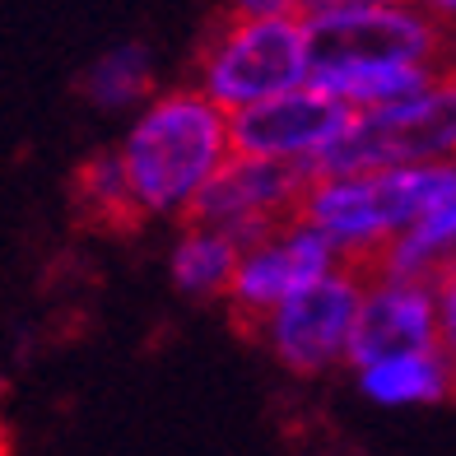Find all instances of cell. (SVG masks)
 <instances>
[{
    "label": "cell",
    "instance_id": "cell-1",
    "mask_svg": "<svg viewBox=\"0 0 456 456\" xmlns=\"http://www.w3.org/2000/svg\"><path fill=\"white\" fill-rule=\"evenodd\" d=\"M228 154H233V121L200 85L150 98V108H140L121 140V159L144 219H186Z\"/></svg>",
    "mask_w": 456,
    "mask_h": 456
},
{
    "label": "cell",
    "instance_id": "cell-2",
    "mask_svg": "<svg viewBox=\"0 0 456 456\" xmlns=\"http://www.w3.org/2000/svg\"><path fill=\"white\" fill-rule=\"evenodd\" d=\"M456 177V159L447 163H391V168L354 173H317L303 196V210L326 228L345 261L372 265L405 228L428 215Z\"/></svg>",
    "mask_w": 456,
    "mask_h": 456
},
{
    "label": "cell",
    "instance_id": "cell-3",
    "mask_svg": "<svg viewBox=\"0 0 456 456\" xmlns=\"http://www.w3.org/2000/svg\"><path fill=\"white\" fill-rule=\"evenodd\" d=\"M303 33L317 85L368 66H452V24L424 0H317Z\"/></svg>",
    "mask_w": 456,
    "mask_h": 456
},
{
    "label": "cell",
    "instance_id": "cell-4",
    "mask_svg": "<svg viewBox=\"0 0 456 456\" xmlns=\"http://www.w3.org/2000/svg\"><path fill=\"white\" fill-rule=\"evenodd\" d=\"M307 79V33L294 14H242L228 5L200 37L196 85L228 112L298 89Z\"/></svg>",
    "mask_w": 456,
    "mask_h": 456
},
{
    "label": "cell",
    "instance_id": "cell-5",
    "mask_svg": "<svg viewBox=\"0 0 456 456\" xmlns=\"http://www.w3.org/2000/svg\"><path fill=\"white\" fill-rule=\"evenodd\" d=\"M447 159H456V66H443L419 94L401 102L354 112L349 131L326 150L317 173L447 163Z\"/></svg>",
    "mask_w": 456,
    "mask_h": 456
},
{
    "label": "cell",
    "instance_id": "cell-6",
    "mask_svg": "<svg viewBox=\"0 0 456 456\" xmlns=\"http://www.w3.org/2000/svg\"><path fill=\"white\" fill-rule=\"evenodd\" d=\"M363 284H368V265L340 261L330 275L298 289L294 298H284L252 336H261L265 349L298 378H317V372L336 363H349Z\"/></svg>",
    "mask_w": 456,
    "mask_h": 456
},
{
    "label": "cell",
    "instance_id": "cell-7",
    "mask_svg": "<svg viewBox=\"0 0 456 456\" xmlns=\"http://www.w3.org/2000/svg\"><path fill=\"white\" fill-rule=\"evenodd\" d=\"M340 261H345V252L336 247V238H330L326 228H317L307 215L284 219L275 233H265L261 242L242 247L238 275L228 284V313H233V322L252 336L284 298H294L298 289L330 275Z\"/></svg>",
    "mask_w": 456,
    "mask_h": 456
},
{
    "label": "cell",
    "instance_id": "cell-8",
    "mask_svg": "<svg viewBox=\"0 0 456 456\" xmlns=\"http://www.w3.org/2000/svg\"><path fill=\"white\" fill-rule=\"evenodd\" d=\"M313 168L289 159H261V154H228V163L210 177V186L191 205L196 224H215L224 233H233L242 247L261 242L275 233L284 219L303 210V196L313 186Z\"/></svg>",
    "mask_w": 456,
    "mask_h": 456
},
{
    "label": "cell",
    "instance_id": "cell-9",
    "mask_svg": "<svg viewBox=\"0 0 456 456\" xmlns=\"http://www.w3.org/2000/svg\"><path fill=\"white\" fill-rule=\"evenodd\" d=\"M228 121H233L238 154L289 159V163H307L317 173L326 150L349 131L354 108L307 79L298 89H284L275 98H261V102H247V108L228 112Z\"/></svg>",
    "mask_w": 456,
    "mask_h": 456
},
{
    "label": "cell",
    "instance_id": "cell-10",
    "mask_svg": "<svg viewBox=\"0 0 456 456\" xmlns=\"http://www.w3.org/2000/svg\"><path fill=\"white\" fill-rule=\"evenodd\" d=\"M438 336H443L438 280L391 275L368 265L354 340H349V368H368L378 359L414 354V349H438Z\"/></svg>",
    "mask_w": 456,
    "mask_h": 456
},
{
    "label": "cell",
    "instance_id": "cell-11",
    "mask_svg": "<svg viewBox=\"0 0 456 456\" xmlns=\"http://www.w3.org/2000/svg\"><path fill=\"white\" fill-rule=\"evenodd\" d=\"M359 387L372 405L405 410V405H443L456 396V368L438 349H414V354L378 359L359 368Z\"/></svg>",
    "mask_w": 456,
    "mask_h": 456
},
{
    "label": "cell",
    "instance_id": "cell-12",
    "mask_svg": "<svg viewBox=\"0 0 456 456\" xmlns=\"http://www.w3.org/2000/svg\"><path fill=\"white\" fill-rule=\"evenodd\" d=\"M238 261H242V242L233 233H224L215 224L186 219L182 238L173 242L168 271H173V284L186 298H228Z\"/></svg>",
    "mask_w": 456,
    "mask_h": 456
},
{
    "label": "cell",
    "instance_id": "cell-13",
    "mask_svg": "<svg viewBox=\"0 0 456 456\" xmlns=\"http://www.w3.org/2000/svg\"><path fill=\"white\" fill-rule=\"evenodd\" d=\"M456 261V177L438 196L428 215H419L405 233L372 261V271L391 275H419V280H443V271Z\"/></svg>",
    "mask_w": 456,
    "mask_h": 456
},
{
    "label": "cell",
    "instance_id": "cell-14",
    "mask_svg": "<svg viewBox=\"0 0 456 456\" xmlns=\"http://www.w3.org/2000/svg\"><path fill=\"white\" fill-rule=\"evenodd\" d=\"M70 191H75V210L85 215V224H98V228L144 224V210H140L131 173H126V159H121V144L79 163Z\"/></svg>",
    "mask_w": 456,
    "mask_h": 456
},
{
    "label": "cell",
    "instance_id": "cell-15",
    "mask_svg": "<svg viewBox=\"0 0 456 456\" xmlns=\"http://www.w3.org/2000/svg\"><path fill=\"white\" fill-rule=\"evenodd\" d=\"M85 98L94 102L98 112H126V108H140L154 89V61L140 43H121L112 52H102L94 66L79 79Z\"/></svg>",
    "mask_w": 456,
    "mask_h": 456
},
{
    "label": "cell",
    "instance_id": "cell-16",
    "mask_svg": "<svg viewBox=\"0 0 456 456\" xmlns=\"http://www.w3.org/2000/svg\"><path fill=\"white\" fill-rule=\"evenodd\" d=\"M438 307H443V336H438V345H443V354L456 368V265H447L443 280H438Z\"/></svg>",
    "mask_w": 456,
    "mask_h": 456
},
{
    "label": "cell",
    "instance_id": "cell-17",
    "mask_svg": "<svg viewBox=\"0 0 456 456\" xmlns=\"http://www.w3.org/2000/svg\"><path fill=\"white\" fill-rule=\"evenodd\" d=\"M228 5L242 14H294V19H303L317 0H228Z\"/></svg>",
    "mask_w": 456,
    "mask_h": 456
},
{
    "label": "cell",
    "instance_id": "cell-18",
    "mask_svg": "<svg viewBox=\"0 0 456 456\" xmlns=\"http://www.w3.org/2000/svg\"><path fill=\"white\" fill-rule=\"evenodd\" d=\"M424 5L438 14V19H447V24L456 28V0H424Z\"/></svg>",
    "mask_w": 456,
    "mask_h": 456
},
{
    "label": "cell",
    "instance_id": "cell-19",
    "mask_svg": "<svg viewBox=\"0 0 456 456\" xmlns=\"http://www.w3.org/2000/svg\"><path fill=\"white\" fill-rule=\"evenodd\" d=\"M452 265H456V261H452Z\"/></svg>",
    "mask_w": 456,
    "mask_h": 456
}]
</instances>
